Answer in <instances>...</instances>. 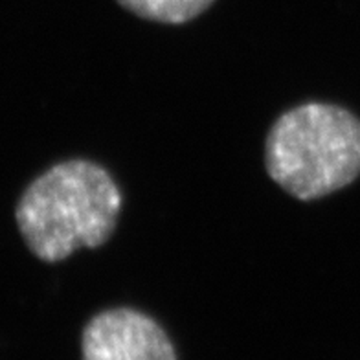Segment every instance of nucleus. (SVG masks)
I'll use <instances>...</instances> for the list:
<instances>
[{
    "label": "nucleus",
    "instance_id": "obj_1",
    "mask_svg": "<svg viewBox=\"0 0 360 360\" xmlns=\"http://www.w3.org/2000/svg\"><path fill=\"white\" fill-rule=\"evenodd\" d=\"M122 191L109 171L90 160H67L44 171L17 204V224L39 259L56 263L77 248H98L112 236Z\"/></svg>",
    "mask_w": 360,
    "mask_h": 360
},
{
    "label": "nucleus",
    "instance_id": "obj_2",
    "mask_svg": "<svg viewBox=\"0 0 360 360\" xmlns=\"http://www.w3.org/2000/svg\"><path fill=\"white\" fill-rule=\"evenodd\" d=\"M265 166L300 200L342 190L360 175V120L337 105H298L270 129Z\"/></svg>",
    "mask_w": 360,
    "mask_h": 360
},
{
    "label": "nucleus",
    "instance_id": "obj_3",
    "mask_svg": "<svg viewBox=\"0 0 360 360\" xmlns=\"http://www.w3.org/2000/svg\"><path fill=\"white\" fill-rule=\"evenodd\" d=\"M83 360H176L166 331L136 309L116 307L96 314L81 338Z\"/></svg>",
    "mask_w": 360,
    "mask_h": 360
},
{
    "label": "nucleus",
    "instance_id": "obj_4",
    "mask_svg": "<svg viewBox=\"0 0 360 360\" xmlns=\"http://www.w3.org/2000/svg\"><path fill=\"white\" fill-rule=\"evenodd\" d=\"M125 10L147 20L182 24L199 17L214 0H118Z\"/></svg>",
    "mask_w": 360,
    "mask_h": 360
}]
</instances>
